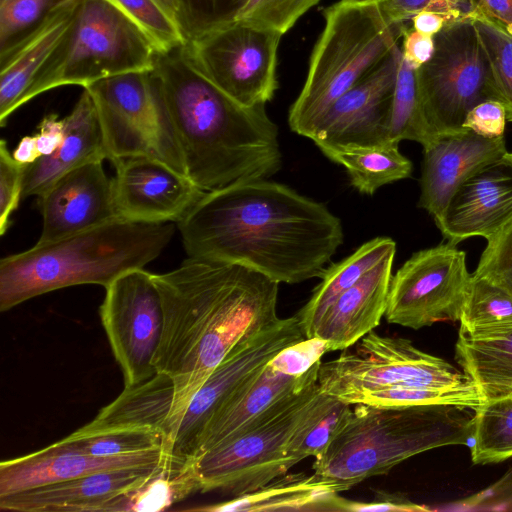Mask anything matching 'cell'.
Segmentation results:
<instances>
[{
	"label": "cell",
	"mask_w": 512,
	"mask_h": 512,
	"mask_svg": "<svg viewBox=\"0 0 512 512\" xmlns=\"http://www.w3.org/2000/svg\"><path fill=\"white\" fill-rule=\"evenodd\" d=\"M177 224L188 257L287 284L320 278L343 242L341 221L325 205L267 179L206 191Z\"/></svg>",
	"instance_id": "cell-1"
},
{
	"label": "cell",
	"mask_w": 512,
	"mask_h": 512,
	"mask_svg": "<svg viewBox=\"0 0 512 512\" xmlns=\"http://www.w3.org/2000/svg\"><path fill=\"white\" fill-rule=\"evenodd\" d=\"M163 308L157 372L174 381L170 451L195 393L241 341L276 323L279 283L248 267L188 257L176 269L153 274Z\"/></svg>",
	"instance_id": "cell-2"
},
{
	"label": "cell",
	"mask_w": 512,
	"mask_h": 512,
	"mask_svg": "<svg viewBox=\"0 0 512 512\" xmlns=\"http://www.w3.org/2000/svg\"><path fill=\"white\" fill-rule=\"evenodd\" d=\"M159 82L181 147L187 177L204 191L267 179L282 166L278 127L265 105L244 106L214 85L185 45L158 53Z\"/></svg>",
	"instance_id": "cell-3"
},
{
	"label": "cell",
	"mask_w": 512,
	"mask_h": 512,
	"mask_svg": "<svg viewBox=\"0 0 512 512\" xmlns=\"http://www.w3.org/2000/svg\"><path fill=\"white\" fill-rule=\"evenodd\" d=\"M174 233L173 222L118 219L2 258L0 311L70 286L96 284L106 288L122 274L142 269L156 259Z\"/></svg>",
	"instance_id": "cell-4"
},
{
	"label": "cell",
	"mask_w": 512,
	"mask_h": 512,
	"mask_svg": "<svg viewBox=\"0 0 512 512\" xmlns=\"http://www.w3.org/2000/svg\"><path fill=\"white\" fill-rule=\"evenodd\" d=\"M313 473L344 491L402 461L450 445H471L474 409L451 404L353 405Z\"/></svg>",
	"instance_id": "cell-5"
},
{
	"label": "cell",
	"mask_w": 512,
	"mask_h": 512,
	"mask_svg": "<svg viewBox=\"0 0 512 512\" xmlns=\"http://www.w3.org/2000/svg\"><path fill=\"white\" fill-rule=\"evenodd\" d=\"M323 15L325 26L311 54L305 83L288 114L290 129L307 138L328 108L374 70L411 26L391 22L376 0L339 1Z\"/></svg>",
	"instance_id": "cell-6"
},
{
	"label": "cell",
	"mask_w": 512,
	"mask_h": 512,
	"mask_svg": "<svg viewBox=\"0 0 512 512\" xmlns=\"http://www.w3.org/2000/svg\"><path fill=\"white\" fill-rule=\"evenodd\" d=\"M149 38L107 0H80L62 43L31 84L26 103L51 89L83 88L112 76L153 70Z\"/></svg>",
	"instance_id": "cell-7"
},
{
	"label": "cell",
	"mask_w": 512,
	"mask_h": 512,
	"mask_svg": "<svg viewBox=\"0 0 512 512\" xmlns=\"http://www.w3.org/2000/svg\"><path fill=\"white\" fill-rule=\"evenodd\" d=\"M321 393L316 380L198 456L195 466L201 492L220 490L238 497L285 475L295 466L287 453L289 441Z\"/></svg>",
	"instance_id": "cell-8"
},
{
	"label": "cell",
	"mask_w": 512,
	"mask_h": 512,
	"mask_svg": "<svg viewBox=\"0 0 512 512\" xmlns=\"http://www.w3.org/2000/svg\"><path fill=\"white\" fill-rule=\"evenodd\" d=\"M433 38L432 57L417 69L423 146L440 134L462 129L476 105L488 100L501 103L472 19L450 22Z\"/></svg>",
	"instance_id": "cell-9"
},
{
	"label": "cell",
	"mask_w": 512,
	"mask_h": 512,
	"mask_svg": "<svg viewBox=\"0 0 512 512\" xmlns=\"http://www.w3.org/2000/svg\"><path fill=\"white\" fill-rule=\"evenodd\" d=\"M84 89L94 102L109 161L146 156L187 176L177 134L153 70L112 76Z\"/></svg>",
	"instance_id": "cell-10"
},
{
	"label": "cell",
	"mask_w": 512,
	"mask_h": 512,
	"mask_svg": "<svg viewBox=\"0 0 512 512\" xmlns=\"http://www.w3.org/2000/svg\"><path fill=\"white\" fill-rule=\"evenodd\" d=\"M353 351L321 362L318 384L338 400L390 386L454 387L474 383L450 363L417 349L410 340L374 330Z\"/></svg>",
	"instance_id": "cell-11"
},
{
	"label": "cell",
	"mask_w": 512,
	"mask_h": 512,
	"mask_svg": "<svg viewBox=\"0 0 512 512\" xmlns=\"http://www.w3.org/2000/svg\"><path fill=\"white\" fill-rule=\"evenodd\" d=\"M282 35L236 20L185 45L191 61L236 102L265 105L278 87L277 51Z\"/></svg>",
	"instance_id": "cell-12"
},
{
	"label": "cell",
	"mask_w": 512,
	"mask_h": 512,
	"mask_svg": "<svg viewBox=\"0 0 512 512\" xmlns=\"http://www.w3.org/2000/svg\"><path fill=\"white\" fill-rule=\"evenodd\" d=\"M471 275L455 244L414 253L391 277L386 321L414 330L459 321Z\"/></svg>",
	"instance_id": "cell-13"
},
{
	"label": "cell",
	"mask_w": 512,
	"mask_h": 512,
	"mask_svg": "<svg viewBox=\"0 0 512 512\" xmlns=\"http://www.w3.org/2000/svg\"><path fill=\"white\" fill-rule=\"evenodd\" d=\"M304 339L306 337L295 314L280 318L237 344L191 399L168 455L181 461L195 459L200 438L214 415L280 351Z\"/></svg>",
	"instance_id": "cell-14"
},
{
	"label": "cell",
	"mask_w": 512,
	"mask_h": 512,
	"mask_svg": "<svg viewBox=\"0 0 512 512\" xmlns=\"http://www.w3.org/2000/svg\"><path fill=\"white\" fill-rule=\"evenodd\" d=\"M99 314L124 387L157 373L155 357L163 331V308L153 274L128 271L106 288Z\"/></svg>",
	"instance_id": "cell-15"
},
{
	"label": "cell",
	"mask_w": 512,
	"mask_h": 512,
	"mask_svg": "<svg viewBox=\"0 0 512 512\" xmlns=\"http://www.w3.org/2000/svg\"><path fill=\"white\" fill-rule=\"evenodd\" d=\"M401 58V47L397 45L328 108L309 139L319 149L390 142L391 103Z\"/></svg>",
	"instance_id": "cell-16"
},
{
	"label": "cell",
	"mask_w": 512,
	"mask_h": 512,
	"mask_svg": "<svg viewBox=\"0 0 512 512\" xmlns=\"http://www.w3.org/2000/svg\"><path fill=\"white\" fill-rule=\"evenodd\" d=\"M115 167L114 197L120 219L180 222L206 191L187 176L146 156L110 161Z\"/></svg>",
	"instance_id": "cell-17"
},
{
	"label": "cell",
	"mask_w": 512,
	"mask_h": 512,
	"mask_svg": "<svg viewBox=\"0 0 512 512\" xmlns=\"http://www.w3.org/2000/svg\"><path fill=\"white\" fill-rule=\"evenodd\" d=\"M43 227L36 244H47L120 219L113 179L103 161L81 165L37 197Z\"/></svg>",
	"instance_id": "cell-18"
},
{
	"label": "cell",
	"mask_w": 512,
	"mask_h": 512,
	"mask_svg": "<svg viewBox=\"0 0 512 512\" xmlns=\"http://www.w3.org/2000/svg\"><path fill=\"white\" fill-rule=\"evenodd\" d=\"M512 220V159L508 153L483 166L453 193L435 223L443 237L457 244L485 239Z\"/></svg>",
	"instance_id": "cell-19"
},
{
	"label": "cell",
	"mask_w": 512,
	"mask_h": 512,
	"mask_svg": "<svg viewBox=\"0 0 512 512\" xmlns=\"http://www.w3.org/2000/svg\"><path fill=\"white\" fill-rule=\"evenodd\" d=\"M423 148L418 205L434 220L467 178L508 153L504 136L486 138L467 128L440 134Z\"/></svg>",
	"instance_id": "cell-20"
},
{
	"label": "cell",
	"mask_w": 512,
	"mask_h": 512,
	"mask_svg": "<svg viewBox=\"0 0 512 512\" xmlns=\"http://www.w3.org/2000/svg\"><path fill=\"white\" fill-rule=\"evenodd\" d=\"M165 453L155 448L112 457L81 452L59 440L30 454L0 463V497L92 473L159 463Z\"/></svg>",
	"instance_id": "cell-21"
},
{
	"label": "cell",
	"mask_w": 512,
	"mask_h": 512,
	"mask_svg": "<svg viewBox=\"0 0 512 512\" xmlns=\"http://www.w3.org/2000/svg\"><path fill=\"white\" fill-rule=\"evenodd\" d=\"M161 461L104 470L2 496L0 509L17 512H104L111 499L143 484L154 474Z\"/></svg>",
	"instance_id": "cell-22"
},
{
	"label": "cell",
	"mask_w": 512,
	"mask_h": 512,
	"mask_svg": "<svg viewBox=\"0 0 512 512\" xmlns=\"http://www.w3.org/2000/svg\"><path fill=\"white\" fill-rule=\"evenodd\" d=\"M80 0H55L39 23L0 52V124L26 103L34 79L69 30Z\"/></svg>",
	"instance_id": "cell-23"
},
{
	"label": "cell",
	"mask_w": 512,
	"mask_h": 512,
	"mask_svg": "<svg viewBox=\"0 0 512 512\" xmlns=\"http://www.w3.org/2000/svg\"><path fill=\"white\" fill-rule=\"evenodd\" d=\"M394 257H389L343 292L319 322L314 338L328 351L345 350L374 330L385 315Z\"/></svg>",
	"instance_id": "cell-24"
},
{
	"label": "cell",
	"mask_w": 512,
	"mask_h": 512,
	"mask_svg": "<svg viewBox=\"0 0 512 512\" xmlns=\"http://www.w3.org/2000/svg\"><path fill=\"white\" fill-rule=\"evenodd\" d=\"M63 122L64 137L58 148L26 166L22 198L38 197L67 172L88 162L107 159L96 108L86 89L83 88Z\"/></svg>",
	"instance_id": "cell-25"
},
{
	"label": "cell",
	"mask_w": 512,
	"mask_h": 512,
	"mask_svg": "<svg viewBox=\"0 0 512 512\" xmlns=\"http://www.w3.org/2000/svg\"><path fill=\"white\" fill-rule=\"evenodd\" d=\"M321 362L298 375L288 373L269 361L210 420L200 438L195 459L233 437L277 401L318 380Z\"/></svg>",
	"instance_id": "cell-26"
},
{
	"label": "cell",
	"mask_w": 512,
	"mask_h": 512,
	"mask_svg": "<svg viewBox=\"0 0 512 512\" xmlns=\"http://www.w3.org/2000/svg\"><path fill=\"white\" fill-rule=\"evenodd\" d=\"M174 398L173 379L168 374L157 372L143 382L124 387L114 401L74 433L83 435L115 430L154 429L164 434L165 449Z\"/></svg>",
	"instance_id": "cell-27"
},
{
	"label": "cell",
	"mask_w": 512,
	"mask_h": 512,
	"mask_svg": "<svg viewBox=\"0 0 512 512\" xmlns=\"http://www.w3.org/2000/svg\"><path fill=\"white\" fill-rule=\"evenodd\" d=\"M344 489L315 473L280 476L263 487L220 503L187 511H333L335 497Z\"/></svg>",
	"instance_id": "cell-28"
},
{
	"label": "cell",
	"mask_w": 512,
	"mask_h": 512,
	"mask_svg": "<svg viewBox=\"0 0 512 512\" xmlns=\"http://www.w3.org/2000/svg\"><path fill=\"white\" fill-rule=\"evenodd\" d=\"M395 252L396 243L391 238L377 237L362 244L342 261L327 267L310 299L296 313L305 337L314 338L320 320L332 303L379 263L394 257Z\"/></svg>",
	"instance_id": "cell-29"
},
{
	"label": "cell",
	"mask_w": 512,
	"mask_h": 512,
	"mask_svg": "<svg viewBox=\"0 0 512 512\" xmlns=\"http://www.w3.org/2000/svg\"><path fill=\"white\" fill-rule=\"evenodd\" d=\"M455 359L484 401L512 391V330L483 338L459 335Z\"/></svg>",
	"instance_id": "cell-30"
},
{
	"label": "cell",
	"mask_w": 512,
	"mask_h": 512,
	"mask_svg": "<svg viewBox=\"0 0 512 512\" xmlns=\"http://www.w3.org/2000/svg\"><path fill=\"white\" fill-rule=\"evenodd\" d=\"M199 491L195 459L181 461L165 454L153 475L139 487L111 499L105 512L164 511Z\"/></svg>",
	"instance_id": "cell-31"
},
{
	"label": "cell",
	"mask_w": 512,
	"mask_h": 512,
	"mask_svg": "<svg viewBox=\"0 0 512 512\" xmlns=\"http://www.w3.org/2000/svg\"><path fill=\"white\" fill-rule=\"evenodd\" d=\"M320 150L346 169L351 185L362 194L372 195L380 187L408 178L412 173V163L400 153L397 143Z\"/></svg>",
	"instance_id": "cell-32"
},
{
	"label": "cell",
	"mask_w": 512,
	"mask_h": 512,
	"mask_svg": "<svg viewBox=\"0 0 512 512\" xmlns=\"http://www.w3.org/2000/svg\"><path fill=\"white\" fill-rule=\"evenodd\" d=\"M459 322V335L469 338L511 331L512 293L473 273Z\"/></svg>",
	"instance_id": "cell-33"
},
{
	"label": "cell",
	"mask_w": 512,
	"mask_h": 512,
	"mask_svg": "<svg viewBox=\"0 0 512 512\" xmlns=\"http://www.w3.org/2000/svg\"><path fill=\"white\" fill-rule=\"evenodd\" d=\"M471 461L498 463L512 457V395L485 401L474 410Z\"/></svg>",
	"instance_id": "cell-34"
},
{
	"label": "cell",
	"mask_w": 512,
	"mask_h": 512,
	"mask_svg": "<svg viewBox=\"0 0 512 512\" xmlns=\"http://www.w3.org/2000/svg\"><path fill=\"white\" fill-rule=\"evenodd\" d=\"M352 405L323 391L292 435L287 453L295 465L308 457H318L329 445L349 415Z\"/></svg>",
	"instance_id": "cell-35"
},
{
	"label": "cell",
	"mask_w": 512,
	"mask_h": 512,
	"mask_svg": "<svg viewBox=\"0 0 512 512\" xmlns=\"http://www.w3.org/2000/svg\"><path fill=\"white\" fill-rule=\"evenodd\" d=\"M344 401L377 406H411L429 404H451L476 409L484 399L475 383L454 387L390 386L379 390L355 394Z\"/></svg>",
	"instance_id": "cell-36"
},
{
	"label": "cell",
	"mask_w": 512,
	"mask_h": 512,
	"mask_svg": "<svg viewBox=\"0 0 512 512\" xmlns=\"http://www.w3.org/2000/svg\"><path fill=\"white\" fill-rule=\"evenodd\" d=\"M388 134L389 141L397 144L402 140L416 141L422 146L425 143L418 98L417 69L403 57L392 97Z\"/></svg>",
	"instance_id": "cell-37"
},
{
	"label": "cell",
	"mask_w": 512,
	"mask_h": 512,
	"mask_svg": "<svg viewBox=\"0 0 512 512\" xmlns=\"http://www.w3.org/2000/svg\"><path fill=\"white\" fill-rule=\"evenodd\" d=\"M132 21L153 43L158 53L187 44L181 27L157 0H107Z\"/></svg>",
	"instance_id": "cell-38"
},
{
	"label": "cell",
	"mask_w": 512,
	"mask_h": 512,
	"mask_svg": "<svg viewBox=\"0 0 512 512\" xmlns=\"http://www.w3.org/2000/svg\"><path fill=\"white\" fill-rule=\"evenodd\" d=\"M65 444L86 454L112 457L155 448H163L165 436L154 429H132L75 434L61 439Z\"/></svg>",
	"instance_id": "cell-39"
},
{
	"label": "cell",
	"mask_w": 512,
	"mask_h": 512,
	"mask_svg": "<svg viewBox=\"0 0 512 512\" xmlns=\"http://www.w3.org/2000/svg\"><path fill=\"white\" fill-rule=\"evenodd\" d=\"M472 21L489 59L507 121H512V33L484 17Z\"/></svg>",
	"instance_id": "cell-40"
},
{
	"label": "cell",
	"mask_w": 512,
	"mask_h": 512,
	"mask_svg": "<svg viewBox=\"0 0 512 512\" xmlns=\"http://www.w3.org/2000/svg\"><path fill=\"white\" fill-rule=\"evenodd\" d=\"M249 0H175L177 20L187 40L236 21Z\"/></svg>",
	"instance_id": "cell-41"
},
{
	"label": "cell",
	"mask_w": 512,
	"mask_h": 512,
	"mask_svg": "<svg viewBox=\"0 0 512 512\" xmlns=\"http://www.w3.org/2000/svg\"><path fill=\"white\" fill-rule=\"evenodd\" d=\"M320 0H249L236 20L284 35Z\"/></svg>",
	"instance_id": "cell-42"
},
{
	"label": "cell",
	"mask_w": 512,
	"mask_h": 512,
	"mask_svg": "<svg viewBox=\"0 0 512 512\" xmlns=\"http://www.w3.org/2000/svg\"><path fill=\"white\" fill-rule=\"evenodd\" d=\"M53 3V0H0V52L35 27Z\"/></svg>",
	"instance_id": "cell-43"
},
{
	"label": "cell",
	"mask_w": 512,
	"mask_h": 512,
	"mask_svg": "<svg viewBox=\"0 0 512 512\" xmlns=\"http://www.w3.org/2000/svg\"><path fill=\"white\" fill-rule=\"evenodd\" d=\"M486 240L474 274L512 293V220Z\"/></svg>",
	"instance_id": "cell-44"
},
{
	"label": "cell",
	"mask_w": 512,
	"mask_h": 512,
	"mask_svg": "<svg viewBox=\"0 0 512 512\" xmlns=\"http://www.w3.org/2000/svg\"><path fill=\"white\" fill-rule=\"evenodd\" d=\"M384 15L393 23L407 24L421 11L448 15L453 21L472 19V0H376Z\"/></svg>",
	"instance_id": "cell-45"
},
{
	"label": "cell",
	"mask_w": 512,
	"mask_h": 512,
	"mask_svg": "<svg viewBox=\"0 0 512 512\" xmlns=\"http://www.w3.org/2000/svg\"><path fill=\"white\" fill-rule=\"evenodd\" d=\"M27 165L17 162L7 148L4 139L0 142V234L4 235L10 225L11 214L22 198L24 171Z\"/></svg>",
	"instance_id": "cell-46"
},
{
	"label": "cell",
	"mask_w": 512,
	"mask_h": 512,
	"mask_svg": "<svg viewBox=\"0 0 512 512\" xmlns=\"http://www.w3.org/2000/svg\"><path fill=\"white\" fill-rule=\"evenodd\" d=\"M448 509L464 511L512 510V466L496 482L476 494L451 504Z\"/></svg>",
	"instance_id": "cell-47"
},
{
	"label": "cell",
	"mask_w": 512,
	"mask_h": 512,
	"mask_svg": "<svg viewBox=\"0 0 512 512\" xmlns=\"http://www.w3.org/2000/svg\"><path fill=\"white\" fill-rule=\"evenodd\" d=\"M507 114L498 101L488 100L476 105L466 116L463 128L486 138L504 136Z\"/></svg>",
	"instance_id": "cell-48"
},
{
	"label": "cell",
	"mask_w": 512,
	"mask_h": 512,
	"mask_svg": "<svg viewBox=\"0 0 512 512\" xmlns=\"http://www.w3.org/2000/svg\"><path fill=\"white\" fill-rule=\"evenodd\" d=\"M431 509L425 505L412 502L404 495L379 491L370 502L353 501L339 495L334 500V511L352 512H382V511H409L423 512Z\"/></svg>",
	"instance_id": "cell-49"
},
{
	"label": "cell",
	"mask_w": 512,
	"mask_h": 512,
	"mask_svg": "<svg viewBox=\"0 0 512 512\" xmlns=\"http://www.w3.org/2000/svg\"><path fill=\"white\" fill-rule=\"evenodd\" d=\"M402 57L418 69L428 62L434 52V38L422 34L409 26L402 36Z\"/></svg>",
	"instance_id": "cell-50"
},
{
	"label": "cell",
	"mask_w": 512,
	"mask_h": 512,
	"mask_svg": "<svg viewBox=\"0 0 512 512\" xmlns=\"http://www.w3.org/2000/svg\"><path fill=\"white\" fill-rule=\"evenodd\" d=\"M36 138L40 157L52 154L61 144L64 137V122L57 114L46 115L38 125Z\"/></svg>",
	"instance_id": "cell-51"
},
{
	"label": "cell",
	"mask_w": 512,
	"mask_h": 512,
	"mask_svg": "<svg viewBox=\"0 0 512 512\" xmlns=\"http://www.w3.org/2000/svg\"><path fill=\"white\" fill-rule=\"evenodd\" d=\"M473 17L490 19L512 33V0H472Z\"/></svg>",
	"instance_id": "cell-52"
},
{
	"label": "cell",
	"mask_w": 512,
	"mask_h": 512,
	"mask_svg": "<svg viewBox=\"0 0 512 512\" xmlns=\"http://www.w3.org/2000/svg\"><path fill=\"white\" fill-rule=\"evenodd\" d=\"M453 20L445 14L434 11H421L411 19L414 30L434 37L444 26Z\"/></svg>",
	"instance_id": "cell-53"
},
{
	"label": "cell",
	"mask_w": 512,
	"mask_h": 512,
	"mask_svg": "<svg viewBox=\"0 0 512 512\" xmlns=\"http://www.w3.org/2000/svg\"><path fill=\"white\" fill-rule=\"evenodd\" d=\"M12 156L17 162L24 165L35 162L40 157L35 136L23 137L14 149Z\"/></svg>",
	"instance_id": "cell-54"
},
{
	"label": "cell",
	"mask_w": 512,
	"mask_h": 512,
	"mask_svg": "<svg viewBox=\"0 0 512 512\" xmlns=\"http://www.w3.org/2000/svg\"><path fill=\"white\" fill-rule=\"evenodd\" d=\"M177 20V5L175 0H157ZM178 21V20H177Z\"/></svg>",
	"instance_id": "cell-55"
},
{
	"label": "cell",
	"mask_w": 512,
	"mask_h": 512,
	"mask_svg": "<svg viewBox=\"0 0 512 512\" xmlns=\"http://www.w3.org/2000/svg\"><path fill=\"white\" fill-rule=\"evenodd\" d=\"M343 3H352V4H359V3H367L374 0H340Z\"/></svg>",
	"instance_id": "cell-56"
},
{
	"label": "cell",
	"mask_w": 512,
	"mask_h": 512,
	"mask_svg": "<svg viewBox=\"0 0 512 512\" xmlns=\"http://www.w3.org/2000/svg\"><path fill=\"white\" fill-rule=\"evenodd\" d=\"M509 157L512 159V153H508Z\"/></svg>",
	"instance_id": "cell-57"
},
{
	"label": "cell",
	"mask_w": 512,
	"mask_h": 512,
	"mask_svg": "<svg viewBox=\"0 0 512 512\" xmlns=\"http://www.w3.org/2000/svg\"><path fill=\"white\" fill-rule=\"evenodd\" d=\"M508 395H512V391Z\"/></svg>",
	"instance_id": "cell-58"
}]
</instances>
